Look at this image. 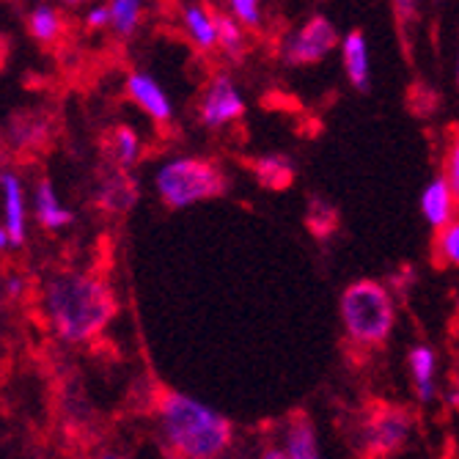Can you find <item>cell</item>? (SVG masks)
<instances>
[{
    "instance_id": "cell-1",
    "label": "cell",
    "mask_w": 459,
    "mask_h": 459,
    "mask_svg": "<svg viewBox=\"0 0 459 459\" xmlns=\"http://www.w3.org/2000/svg\"><path fill=\"white\" fill-rule=\"evenodd\" d=\"M45 316L69 344L91 342L116 316L113 289L89 273H58L45 283Z\"/></svg>"
},
{
    "instance_id": "cell-2",
    "label": "cell",
    "mask_w": 459,
    "mask_h": 459,
    "mask_svg": "<svg viewBox=\"0 0 459 459\" xmlns=\"http://www.w3.org/2000/svg\"><path fill=\"white\" fill-rule=\"evenodd\" d=\"M162 437L182 459H215L234 440L226 415L182 391H165L157 404Z\"/></svg>"
},
{
    "instance_id": "cell-3",
    "label": "cell",
    "mask_w": 459,
    "mask_h": 459,
    "mask_svg": "<svg viewBox=\"0 0 459 459\" xmlns=\"http://www.w3.org/2000/svg\"><path fill=\"white\" fill-rule=\"evenodd\" d=\"M342 325L350 342L360 347H380L394 333L396 311L388 289L380 281L360 278L342 291Z\"/></svg>"
},
{
    "instance_id": "cell-4",
    "label": "cell",
    "mask_w": 459,
    "mask_h": 459,
    "mask_svg": "<svg viewBox=\"0 0 459 459\" xmlns=\"http://www.w3.org/2000/svg\"><path fill=\"white\" fill-rule=\"evenodd\" d=\"M157 195L171 210L223 198L229 193V177L218 162L206 157H174L160 165L154 177Z\"/></svg>"
},
{
    "instance_id": "cell-5",
    "label": "cell",
    "mask_w": 459,
    "mask_h": 459,
    "mask_svg": "<svg viewBox=\"0 0 459 459\" xmlns=\"http://www.w3.org/2000/svg\"><path fill=\"white\" fill-rule=\"evenodd\" d=\"M412 429V419L404 407L394 404H374L371 412L366 415L363 429H360V443L368 459H385L396 454Z\"/></svg>"
},
{
    "instance_id": "cell-6",
    "label": "cell",
    "mask_w": 459,
    "mask_h": 459,
    "mask_svg": "<svg viewBox=\"0 0 459 459\" xmlns=\"http://www.w3.org/2000/svg\"><path fill=\"white\" fill-rule=\"evenodd\" d=\"M339 45H342V36H339L336 25H333L325 14H314L289 36L286 48H283V58L291 66H314Z\"/></svg>"
},
{
    "instance_id": "cell-7",
    "label": "cell",
    "mask_w": 459,
    "mask_h": 459,
    "mask_svg": "<svg viewBox=\"0 0 459 459\" xmlns=\"http://www.w3.org/2000/svg\"><path fill=\"white\" fill-rule=\"evenodd\" d=\"M198 116L204 127H210V130H223L226 124L239 121L245 116V100L229 74H218L210 80V86H206L201 97Z\"/></svg>"
},
{
    "instance_id": "cell-8",
    "label": "cell",
    "mask_w": 459,
    "mask_h": 459,
    "mask_svg": "<svg viewBox=\"0 0 459 459\" xmlns=\"http://www.w3.org/2000/svg\"><path fill=\"white\" fill-rule=\"evenodd\" d=\"M127 94L133 97V102L146 113L152 116L154 121L160 124H169L171 116H174V108H171V100L169 94L162 91L160 82L152 77V74H143V72H133L127 77Z\"/></svg>"
},
{
    "instance_id": "cell-9",
    "label": "cell",
    "mask_w": 459,
    "mask_h": 459,
    "mask_svg": "<svg viewBox=\"0 0 459 459\" xmlns=\"http://www.w3.org/2000/svg\"><path fill=\"white\" fill-rule=\"evenodd\" d=\"M454 210H456V198H454L446 177H435L421 193V215H424V221L435 231H443L448 223H454Z\"/></svg>"
},
{
    "instance_id": "cell-10",
    "label": "cell",
    "mask_w": 459,
    "mask_h": 459,
    "mask_svg": "<svg viewBox=\"0 0 459 459\" xmlns=\"http://www.w3.org/2000/svg\"><path fill=\"white\" fill-rule=\"evenodd\" d=\"M342 61H344V74L358 91H368L371 80V61H368V45L363 30H350L342 36Z\"/></svg>"
},
{
    "instance_id": "cell-11",
    "label": "cell",
    "mask_w": 459,
    "mask_h": 459,
    "mask_svg": "<svg viewBox=\"0 0 459 459\" xmlns=\"http://www.w3.org/2000/svg\"><path fill=\"white\" fill-rule=\"evenodd\" d=\"M281 448L286 451L289 459H322L316 429H314V424H311V419L306 412H298V415H291V419H289Z\"/></svg>"
},
{
    "instance_id": "cell-12",
    "label": "cell",
    "mask_w": 459,
    "mask_h": 459,
    "mask_svg": "<svg viewBox=\"0 0 459 459\" xmlns=\"http://www.w3.org/2000/svg\"><path fill=\"white\" fill-rule=\"evenodd\" d=\"M182 22L187 30V39L198 50H215L218 48V14L201 4H190L182 9Z\"/></svg>"
},
{
    "instance_id": "cell-13",
    "label": "cell",
    "mask_w": 459,
    "mask_h": 459,
    "mask_svg": "<svg viewBox=\"0 0 459 459\" xmlns=\"http://www.w3.org/2000/svg\"><path fill=\"white\" fill-rule=\"evenodd\" d=\"M407 368H410V380H412V388H415V394H419V399L429 402L435 396V374H437L435 350L427 344L412 347L407 355Z\"/></svg>"
},
{
    "instance_id": "cell-14",
    "label": "cell",
    "mask_w": 459,
    "mask_h": 459,
    "mask_svg": "<svg viewBox=\"0 0 459 459\" xmlns=\"http://www.w3.org/2000/svg\"><path fill=\"white\" fill-rule=\"evenodd\" d=\"M4 187V204H6V234L12 245L25 242V198H22V182L14 174H4L0 179Z\"/></svg>"
},
{
    "instance_id": "cell-15",
    "label": "cell",
    "mask_w": 459,
    "mask_h": 459,
    "mask_svg": "<svg viewBox=\"0 0 459 459\" xmlns=\"http://www.w3.org/2000/svg\"><path fill=\"white\" fill-rule=\"evenodd\" d=\"M33 206H36V221H39L41 226H45V229H50V231L64 229V226L72 223V212L66 210V206L58 204L56 187H53V182H48V179H41V182L36 185Z\"/></svg>"
},
{
    "instance_id": "cell-16",
    "label": "cell",
    "mask_w": 459,
    "mask_h": 459,
    "mask_svg": "<svg viewBox=\"0 0 459 459\" xmlns=\"http://www.w3.org/2000/svg\"><path fill=\"white\" fill-rule=\"evenodd\" d=\"M254 177L267 190H283L295 182V165L286 154H264L254 160Z\"/></svg>"
},
{
    "instance_id": "cell-17",
    "label": "cell",
    "mask_w": 459,
    "mask_h": 459,
    "mask_svg": "<svg viewBox=\"0 0 459 459\" xmlns=\"http://www.w3.org/2000/svg\"><path fill=\"white\" fill-rule=\"evenodd\" d=\"M135 198H138V187L124 171L110 174L105 179V185L100 187V204L110 212H127L135 204Z\"/></svg>"
},
{
    "instance_id": "cell-18",
    "label": "cell",
    "mask_w": 459,
    "mask_h": 459,
    "mask_svg": "<svg viewBox=\"0 0 459 459\" xmlns=\"http://www.w3.org/2000/svg\"><path fill=\"white\" fill-rule=\"evenodd\" d=\"M110 152L116 157V162L121 165L124 171L133 169L138 162V154H141V138L135 130H130L127 124H118V127L110 133Z\"/></svg>"
},
{
    "instance_id": "cell-19",
    "label": "cell",
    "mask_w": 459,
    "mask_h": 459,
    "mask_svg": "<svg viewBox=\"0 0 459 459\" xmlns=\"http://www.w3.org/2000/svg\"><path fill=\"white\" fill-rule=\"evenodd\" d=\"M218 48L234 61L245 56V28L223 12H218Z\"/></svg>"
},
{
    "instance_id": "cell-20",
    "label": "cell",
    "mask_w": 459,
    "mask_h": 459,
    "mask_svg": "<svg viewBox=\"0 0 459 459\" xmlns=\"http://www.w3.org/2000/svg\"><path fill=\"white\" fill-rule=\"evenodd\" d=\"M141 0H113L110 4V28L118 36H133L141 25Z\"/></svg>"
},
{
    "instance_id": "cell-21",
    "label": "cell",
    "mask_w": 459,
    "mask_h": 459,
    "mask_svg": "<svg viewBox=\"0 0 459 459\" xmlns=\"http://www.w3.org/2000/svg\"><path fill=\"white\" fill-rule=\"evenodd\" d=\"M28 28L36 41H56L64 30V20L53 6H36L28 17Z\"/></svg>"
},
{
    "instance_id": "cell-22",
    "label": "cell",
    "mask_w": 459,
    "mask_h": 459,
    "mask_svg": "<svg viewBox=\"0 0 459 459\" xmlns=\"http://www.w3.org/2000/svg\"><path fill=\"white\" fill-rule=\"evenodd\" d=\"M9 133H12V141L17 146H39L41 141H45L48 121L41 116H33V113H22Z\"/></svg>"
},
{
    "instance_id": "cell-23",
    "label": "cell",
    "mask_w": 459,
    "mask_h": 459,
    "mask_svg": "<svg viewBox=\"0 0 459 459\" xmlns=\"http://www.w3.org/2000/svg\"><path fill=\"white\" fill-rule=\"evenodd\" d=\"M435 256L440 259V264L459 267V221H454L443 231H437Z\"/></svg>"
},
{
    "instance_id": "cell-24",
    "label": "cell",
    "mask_w": 459,
    "mask_h": 459,
    "mask_svg": "<svg viewBox=\"0 0 459 459\" xmlns=\"http://www.w3.org/2000/svg\"><path fill=\"white\" fill-rule=\"evenodd\" d=\"M229 14L242 25V28H259L262 25V6L256 0H231Z\"/></svg>"
},
{
    "instance_id": "cell-25",
    "label": "cell",
    "mask_w": 459,
    "mask_h": 459,
    "mask_svg": "<svg viewBox=\"0 0 459 459\" xmlns=\"http://www.w3.org/2000/svg\"><path fill=\"white\" fill-rule=\"evenodd\" d=\"M443 177H446V182H448V187H451V193H454V198L459 204V124L451 133V143H448V154H446V174Z\"/></svg>"
},
{
    "instance_id": "cell-26",
    "label": "cell",
    "mask_w": 459,
    "mask_h": 459,
    "mask_svg": "<svg viewBox=\"0 0 459 459\" xmlns=\"http://www.w3.org/2000/svg\"><path fill=\"white\" fill-rule=\"evenodd\" d=\"M86 25H89L91 30L108 28V25H110V6H94V9L86 14Z\"/></svg>"
},
{
    "instance_id": "cell-27",
    "label": "cell",
    "mask_w": 459,
    "mask_h": 459,
    "mask_svg": "<svg viewBox=\"0 0 459 459\" xmlns=\"http://www.w3.org/2000/svg\"><path fill=\"white\" fill-rule=\"evenodd\" d=\"M262 459H289V456H286V451L281 446H270V448H264Z\"/></svg>"
},
{
    "instance_id": "cell-28",
    "label": "cell",
    "mask_w": 459,
    "mask_h": 459,
    "mask_svg": "<svg viewBox=\"0 0 459 459\" xmlns=\"http://www.w3.org/2000/svg\"><path fill=\"white\" fill-rule=\"evenodd\" d=\"M456 86H459V56H456Z\"/></svg>"
},
{
    "instance_id": "cell-29",
    "label": "cell",
    "mask_w": 459,
    "mask_h": 459,
    "mask_svg": "<svg viewBox=\"0 0 459 459\" xmlns=\"http://www.w3.org/2000/svg\"><path fill=\"white\" fill-rule=\"evenodd\" d=\"M102 459H121V456H116V454H108V456H102Z\"/></svg>"
},
{
    "instance_id": "cell-30",
    "label": "cell",
    "mask_w": 459,
    "mask_h": 459,
    "mask_svg": "<svg viewBox=\"0 0 459 459\" xmlns=\"http://www.w3.org/2000/svg\"><path fill=\"white\" fill-rule=\"evenodd\" d=\"M215 459H223V456H215Z\"/></svg>"
},
{
    "instance_id": "cell-31",
    "label": "cell",
    "mask_w": 459,
    "mask_h": 459,
    "mask_svg": "<svg viewBox=\"0 0 459 459\" xmlns=\"http://www.w3.org/2000/svg\"><path fill=\"white\" fill-rule=\"evenodd\" d=\"M0 179H4V177H0Z\"/></svg>"
}]
</instances>
